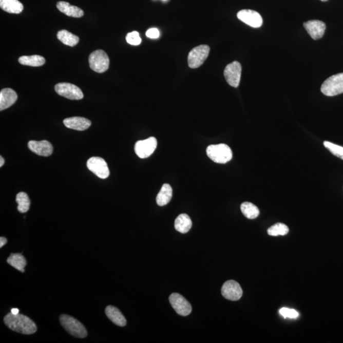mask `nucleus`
Wrapping results in <instances>:
<instances>
[{"label":"nucleus","instance_id":"obj_1","mask_svg":"<svg viewBox=\"0 0 343 343\" xmlns=\"http://www.w3.org/2000/svg\"><path fill=\"white\" fill-rule=\"evenodd\" d=\"M4 322L11 330L23 334H32L37 331L36 324L30 318L18 313L13 315L8 313L4 317Z\"/></svg>","mask_w":343,"mask_h":343},{"label":"nucleus","instance_id":"obj_2","mask_svg":"<svg viewBox=\"0 0 343 343\" xmlns=\"http://www.w3.org/2000/svg\"><path fill=\"white\" fill-rule=\"evenodd\" d=\"M207 155L209 159L214 162L224 164L230 162L233 158L231 148L225 144H213L208 146Z\"/></svg>","mask_w":343,"mask_h":343},{"label":"nucleus","instance_id":"obj_3","mask_svg":"<svg viewBox=\"0 0 343 343\" xmlns=\"http://www.w3.org/2000/svg\"><path fill=\"white\" fill-rule=\"evenodd\" d=\"M60 321L62 326L72 336L79 338H85L87 337V329L77 319L69 315H62L60 317Z\"/></svg>","mask_w":343,"mask_h":343},{"label":"nucleus","instance_id":"obj_4","mask_svg":"<svg viewBox=\"0 0 343 343\" xmlns=\"http://www.w3.org/2000/svg\"><path fill=\"white\" fill-rule=\"evenodd\" d=\"M321 92L330 97L342 93L343 73L334 74L327 79L321 85Z\"/></svg>","mask_w":343,"mask_h":343},{"label":"nucleus","instance_id":"obj_5","mask_svg":"<svg viewBox=\"0 0 343 343\" xmlns=\"http://www.w3.org/2000/svg\"><path fill=\"white\" fill-rule=\"evenodd\" d=\"M88 62L90 68L96 73H104L109 68V59L103 50H97L91 53Z\"/></svg>","mask_w":343,"mask_h":343},{"label":"nucleus","instance_id":"obj_6","mask_svg":"<svg viewBox=\"0 0 343 343\" xmlns=\"http://www.w3.org/2000/svg\"><path fill=\"white\" fill-rule=\"evenodd\" d=\"M210 47L207 45H202L194 48L190 51L187 58V63L189 68L195 69L199 68L207 60Z\"/></svg>","mask_w":343,"mask_h":343},{"label":"nucleus","instance_id":"obj_7","mask_svg":"<svg viewBox=\"0 0 343 343\" xmlns=\"http://www.w3.org/2000/svg\"><path fill=\"white\" fill-rule=\"evenodd\" d=\"M55 92L59 95L71 100H80L84 98V93L77 86L69 83H60L55 86Z\"/></svg>","mask_w":343,"mask_h":343},{"label":"nucleus","instance_id":"obj_8","mask_svg":"<svg viewBox=\"0 0 343 343\" xmlns=\"http://www.w3.org/2000/svg\"><path fill=\"white\" fill-rule=\"evenodd\" d=\"M242 66L238 61H234L227 65L224 69V75L227 84L233 87L237 88L239 86Z\"/></svg>","mask_w":343,"mask_h":343},{"label":"nucleus","instance_id":"obj_9","mask_svg":"<svg viewBox=\"0 0 343 343\" xmlns=\"http://www.w3.org/2000/svg\"><path fill=\"white\" fill-rule=\"evenodd\" d=\"M157 147V139L151 137L144 140L137 142L135 144V152L140 159H146L154 154Z\"/></svg>","mask_w":343,"mask_h":343},{"label":"nucleus","instance_id":"obj_10","mask_svg":"<svg viewBox=\"0 0 343 343\" xmlns=\"http://www.w3.org/2000/svg\"><path fill=\"white\" fill-rule=\"evenodd\" d=\"M170 303L178 315L186 317L192 313V307L189 302L181 295L172 294L169 297Z\"/></svg>","mask_w":343,"mask_h":343},{"label":"nucleus","instance_id":"obj_11","mask_svg":"<svg viewBox=\"0 0 343 343\" xmlns=\"http://www.w3.org/2000/svg\"><path fill=\"white\" fill-rule=\"evenodd\" d=\"M87 168L101 179L108 178L109 170L106 161L100 157H92L88 160Z\"/></svg>","mask_w":343,"mask_h":343},{"label":"nucleus","instance_id":"obj_12","mask_svg":"<svg viewBox=\"0 0 343 343\" xmlns=\"http://www.w3.org/2000/svg\"><path fill=\"white\" fill-rule=\"evenodd\" d=\"M221 293L224 298L235 301L242 297L243 291L239 283L232 280L224 283L222 287Z\"/></svg>","mask_w":343,"mask_h":343},{"label":"nucleus","instance_id":"obj_13","mask_svg":"<svg viewBox=\"0 0 343 343\" xmlns=\"http://www.w3.org/2000/svg\"><path fill=\"white\" fill-rule=\"evenodd\" d=\"M238 20L252 28H258L262 25V18L258 12L253 10H242L237 13Z\"/></svg>","mask_w":343,"mask_h":343},{"label":"nucleus","instance_id":"obj_14","mask_svg":"<svg viewBox=\"0 0 343 343\" xmlns=\"http://www.w3.org/2000/svg\"><path fill=\"white\" fill-rule=\"evenodd\" d=\"M303 26L313 40H317L321 39L325 33L326 26L322 21H309L304 23Z\"/></svg>","mask_w":343,"mask_h":343},{"label":"nucleus","instance_id":"obj_15","mask_svg":"<svg viewBox=\"0 0 343 343\" xmlns=\"http://www.w3.org/2000/svg\"><path fill=\"white\" fill-rule=\"evenodd\" d=\"M29 149L32 152L42 157H49L52 154L53 147L47 141H30L28 143Z\"/></svg>","mask_w":343,"mask_h":343},{"label":"nucleus","instance_id":"obj_16","mask_svg":"<svg viewBox=\"0 0 343 343\" xmlns=\"http://www.w3.org/2000/svg\"><path fill=\"white\" fill-rule=\"evenodd\" d=\"M17 93L11 88H4L0 92V110L10 108L17 99Z\"/></svg>","mask_w":343,"mask_h":343},{"label":"nucleus","instance_id":"obj_17","mask_svg":"<svg viewBox=\"0 0 343 343\" xmlns=\"http://www.w3.org/2000/svg\"><path fill=\"white\" fill-rule=\"evenodd\" d=\"M64 125L71 129L83 131L87 130L91 125L89 120L83 117H71L64 120Z\"/></svg>","mask_w":343,"mask_h":343},{"label":"nucleus","instance_id":"obj_18","mask_svg":"<svg viewBox=\"0 0 343 343\" xmlns=\"http://www.w3.org/2000/svg\"><path fill=\"white\" fill-rule=\"evenodd\" d=\"M57 8L60 12L69 17L80 18L84 15V12L81 9L69 4L68 2H59L57 4Z\"/></svg>","mask_w":343,"mask_h":343},{"label":"nucleus","instance_id":"obj_19","mask_svg":"<svg viewBox=\"0 0 343 343\" xmlns=\"http://www.w3.org/2000/svg\"><path fill=\"white\" fill-rule=\"evenodd\" d=\"M105 312L109 320L117 326L124 327L127 324V320L124 316L117 308L112 306L107 307Z\"/></svg>","mask_w":343,"mask_h":343},{"label":"nucleus","instance_id":"obj_20","mask_svg":"<svg viewBox=\"0 0 343 343\" xmlns=\"http://www.w3.org/2000/svg\"><path fill=\"white\" fill-rule=\"evenodd\" d=\"M0 7L5 12L15 14L24 10L23 5L18 0H0Z\"/></svg>","mask_w":343,"mask_h":343},{"label":"nucleus","instance_id":"obj_21","mask_svg":"<svg viewBox=\"0 0 343 343\" xmlns=\"http://www.w3.org/2000/svg\"><path fill=\"white\" fill-rule=\"evenodd\" d=\"M174 226L177 231L181 233H186L192 228V219L187 214H182L176 219Z\"/></svg>","mask_w":343,"mask_h":343},{"label":"nucleus","instance_id":"obj_22","mask_svg":"<svg viewBox=\"0 0 343 343\" xmlns=\"http://www.w3.org/2000/svg\"><path fill=\"white\" fill-rule=\"evenodd\" d=\"M173 197V188L168 184H164L157 197V204L161 207L167 205Z\"/></svg>","mask_w":343,"mask_h":343},{"label":"nucleus","instance_id":"obj_23","mask_svg":"<svg viewBox=\"0 0 343 343\" xmlns=\"http://www.w3.org/2000/svg\"><path fill=\"white\" fill-rule=\"evenodd\" d=\"M58 39L64 45L69 47H74L79 44L80 39L79 36L74 35L67 30H61L58 32Z\"/></svg>","mask_w":343,"mask_h":343},{"label":"nucleus","instance_id":"obj_24","mask_svg":"<svg viewBox=\"0 0 343 343\" xmlns=\"http://www.w3.org/2000/svg\"><path fill=\"white\" fill-rule=\"evenodd\" d=\"M7 262L10 266L21 272H25V267L27 264L25 257L21 254H12L7 259Z\"/></svg>","mask_w":343,"mask_h":343},{"label":"nucleus","instance_id":"obj_25","mask_svg":"<svg viewBox=\"0 0 343 343\" xmlns=\"http://www.w3.org/2000/svg\"><path fill=\"white\" fill-rule=\"evenodd\" d=\"M18 62L22 65L39 67L44 65L45 60L44 57L39 55L22 56L18 59Z\"/></svg>","mask_w":343,"mask_h":343},{"label":"nucleus","instance_id":"obj_26","mask_svg":"<svg viewBox=\"0 0 343 343\" xmlns=\"http://www.w3.org/2000/svg\"><path fill=\"white\" fill-rule=\"evenodd\" d=\"M240 208L243 215L249 219L257 218L260 214L259 208L251 202L243 203L240 206Z\"/></svg>","mask_w":343,"mask_h":343},{"label":"nucleus","instance_id":"obj_27","mask_svg":"<svg viewBox=\"0 0 343 343\" xmlns=\"http://www.w3.org/2000/svg\"><path fill=\"white\" fill-rule=\"evenodd\" d=\"M16 202L18 203L17 210L21 213H25L29 211L31 202L26 193H18L16 197Z\"/></svg>","mask_w":343,"mask_h":343},{"label":"nucleus","instance_id":"obj_28","mask_svg":"<svg viewBox=\"0 0 343 343\" xmlns=\"http://www.w3.org/2000/svg\"><path fill=\"white\" fill-rule=\"evenodd\" d=\"M289 232V229L288 226H286L285 224L283 223H278L273 225V226L269 227L268 230V233L270 236H273V237H277V236L279 235H285L288 234Z\"/></svg>","mask_w":343,"mask_h":343},{"label":"nucleus","instance_id":"obj_29","mask_svg":"<svg viewBox=\"0 0 343 343\" xmlns=\"http://www.w3.org/2000/svg\"><path fill=\"white\" fill-rule=\"evenodd\" d=\"M323 145L334 156L338 157L343 160V147L337 145V144L332 143L329 141H324Z\"/></svg>","mask_w":343,"mask_h":343},{"label":"nucleus","instance_id":"obj_30","mask_svg":"<svg viewBox=\"0 0 343 343\" xmlns=\"http://www.w3.org/2000/svg\"><path fill=\"white\" fill-rule=\"evenodd\" d=\"M126 40H127L128 44L132 45H140L142 41L138 32L137 31L128 33L127 36H126Z\"/></svg>","mask_w":343,"mask_h":343},{"label":"nucleus","instance_id":"obj_31","mask_svg":"<svg viewBox=\"0 0 343 343\" xmlns=\"http://www.w3.org/2000/svg\"><path fill=\"white\" fill-rule=\"evenodd\" d=\"M279 312L281 315L285 318H296L299 317L298 312L295 310L289 309V308H283L280 310Z\"/></svg>","mask_w":343,"mask_h":343},{"label":"nucleus","instance_id":"obj_32","mask_svg":"<svg viewBox=\"0 0 343 343\" xmlns=\"http://www.w3.org/2000/svg\"><path fill=\"white\" fill-rule=\"evenodd\" d=\"M146 35L151 39H157L160 36V31L157 28H151L146 31Z\"/></svg>","mask_w":343,"mask_h":343},{"label":"nucleus","instance_id":"obj_33","mask_svg":"<svg viewBox=\"0 0 343 343\" xmlns=\"http://www.w3.org/2000/svg\"><path fill=\"white\" fill-rule=\"evenodd\" d=\"M7 243V239L5 237L0 238V247H3Z\"/></svg>","mask_w":343,"mask_h":343},{"label":"nucleus","instance_id":"obj_34","mask_svg":"<svg viewBox=\"0 0 343 343\" xmlns=\"http://www.w3.org/2000/svg\"><path fill=\"white\" fill-rule=\"evenodd\" d=\"M11 313L13 315H17L20 313V310H18V308H12Z\"/></svg>","mask_w":343,"mask_h":343},{"label":"nucleus","instance_id":"obj_35","mask_svg":"<svg viewBox=\"0 0 343 343\" xmlns=\"http://www.w3.org/2000/svg\"><path fill=\"white\" fill-rule=\"evenodd\" d=\"M5 163V160L4 159V158L2 157H0V167H2L3 165H4Z\"/></svg>","mask_w":343,"mask_h":343},{"label":"nucleus","instance_id":"obj_36","mask_svg":"<svg viewBox=\"0 0 343 343\" xmlns=\"http://www.w3.org/2000/svg\"><path fill=\"white\" fill-rule=\"evenodd\" d=\"M320 1L325 2H328V0H320Z\"/></svg>","mask_w":343,"mask_h":343},{"label":"nucleus","instance_id":"obj_37","mask_svg":"<svg viewBox=\"0 0 343 343\" xmlns=\"http://www.w3.org/2000/svg\"><path fill=\"white\" fill-rule=\"evenodd\" d=\"M163 1H165V0H163Z\"/></svg>","mask_w":343,"mask_h":343}]
</instances>
